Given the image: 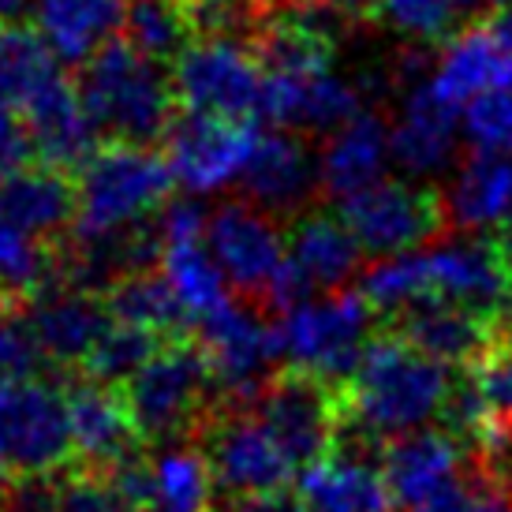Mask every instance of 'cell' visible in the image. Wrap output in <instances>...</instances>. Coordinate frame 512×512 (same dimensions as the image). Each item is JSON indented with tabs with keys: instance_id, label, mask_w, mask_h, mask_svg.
Instances as JSON below:
<instances>
[{
	"instance_id": "9",
	"label": "cell",
	"mask_w": 512,
	"mask_h": 512,
	"mask_svg": "<svg viewBox=\"0 0 512 512\" xmlns=\"http://www.w3.org/2000/svg\"><path fill=\"white\" fill-rule=\"evenodd\" d=\"M199 434L206 438L202 453L228 498L281 494L296 471L292 456L281 449L255 408H221L202 423Z\"/></svg>"
},
{
	"instance_id": "5",
	"label": "cell",
	"mask_w": 512,
	"mask_h": 512,
	"mask_svg": "<svg viewBox=\"0 0 512 512\" xmlns=\"http://www.w3.org/2000/svg\"><path fill=\"white\" fill-rule=\"evenodd\" d=\"M370 307L363 292H329L307 299L277 322V348L292 374L344 389L370 348Z\"/></svg>"
},
{
	"instance_id": "28",
	"label": "cell",
	"mask_w": 512,
	"mask_h": 512,
	"mask_svg": "<svg viewBox=\"0 0 512 512\" xmlns=\"http://www.w3.org/2000/svg\"><path fill=\"white\" fill-rule=\"evenodd\" d=\"M299 505L307 512H389L393 494L382 468L363 456L333 453L299 475Z\"/></svg>"
},
{
	"instance_id": "51",
	"label": "cell",
	"mask_w": 512,
	"mask_h": 512,
	"mask_svg": "<svg viewBox=\"0 0 512 512\" xmlns=\"http://www.w3.org/2000/svg\"><path fill=\"white\" fill-rule=\"evenodd\" d=\"M505 512H512V494H509V509H505Z\"/></svg>"
},
{
	"instance_id": "16",
	"label": "cell",
	"mask_w": 512,
	"mask_h": 512,
	"mask_svg": "<svg viewBox=\"0 0 512 512\" xmlns=\"http://www.w3.org/2000/svg\"><path fill=\"white\" fill-rule=\"evenodd\" d=\"M415 72L419 68H412V79L400 98V113L389 124V146H393V161L408 176H438L453 165L460 135H464V113L441 101L427 75L415 79Z\"/></svg>"
},
{
	"instance_id": "42",
	"label": "cell",
	"mask_w": 512,
	"mask_h": 512,
	"mask_svg": "<svg viewBox=\"0 0 512 512\" xmlns=\"http://www.w3.org/2000/svg\"><path fill=\"white\" fill-rule=\"evenodd\" d=\"M471 374L479 382V393H483L494 423L512 430V341L498 344L479 367H471Z\"/></svg>"
},
{
	"instance_id": "35",
	"label": "cell",
	"mask_w": 512,
	"mask_h": 512,
	"mask_svg": "<svg viewBox=\"0 0 512 512\" xmlns=\"http://www.w3.org/2000/svg\"><path fill=\"white\" fill-rule=\"evenodd\" d=\"M49 285H57L49 247L0 214V303H30Z\"/></svg>"
},
{
	"instance_id": "52",
	"label": "cell",
	"mask_w": 512,
	"mask_h": 512,
	"mask_svg": "<svg viewBox=\"0 0 512 512\" xmlns=\"http://www.w3.org/2000/svg\"><path fill=\"white\" fill-rule=\"evenodd\" d=\"M124 512H146V509H124Z\"/></svg>"
},
{
	"instance_id": "45",
	"label": "cell",
	"mask_w": 512,
	"mask_h": 512,
	"mask_svg": "<svg viewBox=\"0 0 512 512\" xmlns=\"http://www.w3.org/2000/svg\"><path fill=\"white\" fill-rule=\"evenodd\" d=\"M27 8L34 12V0H0V23H15Z\"/></svg>"
},
{
	"instance_id": "49",
	"label": "cell",
	"mask_w": 512,
	"mask_h": 512,
	"mask_svg": "<svg viewBox=\"0 0 512 512\" xmlns=\"http://www.w3.org/2000/svg\"><path fill=\"white\" fill-rule=\"evenodd\" d=\"M344 4H352V8H363V4H367V8H370L374 0H344Z\"/></svg>"
},
{
	"instance_id": "29",
	"label": "cell",
	"mask_w": 512,
	"mask_h": 512,
	"mask_svg": "<svg viewBox=\"0 0 512 512\" xmlns=\"http://www.w3.org/2000/svg\"><path fill=\"white\" fill-rule=\"evenodd\" d=\"M363 247L344 225V217L333 214H303L288 228V262L299 277L311 285V292H344V285L356 277Z\"/></svg>"
},
{
	"instance_id": "2",
	"label": "cell",
	"mask_w": 512,
	"mask_h": 512,
	"mask_svg": "<svg viewBox=\"0 0 512 512\" xmlns=\"http://www.w3.org/2000/svg\"><path fill=\"white\" fill-rule=\"evenodd\" d=\"M453 385V367L423 356L397 333L374 337L352 382L341 389V430L393 445L438 419Z\"/></svg>"
},
{
	"instance_id": "37",
	"label": "cell",
	"mask_w": 512,
	"mask_h": 512,
	"mask_svg": "<svg viewBox=\"0 0 512 512\" xmlns=\"http://www.w3.org/2000/svg\"><path fill=\"white\" fill-rule=\"evenodd\" d=\"M161 337L154 333H143V329H131L113 322L109 333L98 341V348L90 352V359L83 363L86 378L101 385H113V389H124V385L139 374V370L154 359V352L161 348Z\"/></svg>"
},
{
	"instance_id": "36",
	"label": "cell",
	"mask_w": 512,
	"mask_h": 512,
	"mask_svg": "<svg viewBox=\"0 0 512 512\" xmlns=\"http://www.w3.org/2000/svg\"><path fill=\"white\" fill-rule=\"evenodd\" d=\"M479 8V0H374L370 12L389 30L415 42H449L460 34V23Z\"/></svg>"
},
{
	"instance_id": "39",
	"label": "cell",
	"mask_w": 512,
	"mask_h": 512,
	"mask_svg": "<svg viewBox=\"0 0 512 512\" xmlns=\"http://www.w3.org/2000/svg\"><path fill=\"white\" fill-rule=\"evenodd\" d=\"M464 139L475 154H512V86L471 101L464 109Z\"/></svg>"
},
{
	"instance_id": "43",
	"label": "cell",
	"mask_w": 512,
	"mask_h": 512,
	"mask_svg": "<svg viewBox=\"0 0 512 512\" xmlns=\"http://www.w3.org/2000/svg\"><path fill=\"white\" fill-rule=\"evenodd\" d=\"M30 154H34V146H30L23 116L0 105V180L12 176L15 169H23Z\"/></svg>"
},
{
	"instance_id": "27",
	"label": "cell",
	"mask_w": 512,
	"mask_h": 512,
	"mask_svg": "<svg viewBox=\"0 0 512 512\" xmlns=\"http://www.w3.org/2000/svg\"><path fill=\"white\" fill-rule=\"evenodd\" d=\"M441 202L449 228L464 236L501 228L512 217V154H471Z\"/></svg>"
},
{
	"instance_id": "24",
	"label": "cell",
	"mask_w": 512,
	"mask_h": 512,
	"mask_svg": "<svg viewBox=\"0 0 512 512\" xmlns=\"http://www.w3.org/2000/svg\"><path fill=\"white\" fill-rule=\"evenodd\" d=\"M128 0H34V30L64 64H90L124 30Z\"/></svg>"
},
{
	"instance_id": "20",
	"label": "cell",
	"mask_w": 512,
	"mask_h": 512,
	"mask_svg": "<svg viewBox=\"0 0 512 512\" xmlns=\"http://www.w3.org/2000/svg\"><path fill=\"white\" fill-rule=\"evenodd\" d=\"M389 333H397L400 341L419 348L423 356L460 370L479 367L501 344L494 322H486V318L464 311V307H453V303H438V299L400 311L397 326Z\"/></svg>"
},
{
	"instance_id": "8",
	"label": "cell",
	"mask_w": 512,
	"mask_h": 512,
	"mask_svg": "<svg viewBox=\"0 0 512 512\" xmlns=\"http://www.w3.org/2000/svg\"><path fill=\"white\" fill-rule=\"evenodd\" d=\"M176 105L195 116L251 120L262 116L266 64L240 38H195L172 64Z\"/></svg>"
},
{
	"instance_id": "41",
	"label": "cell",
	"mask_w": 512,
	"mask_h": 512,
	"mask_svg": "<svg viewBox=\"0 0 512 512\" xmlns=\"http://www.w3.org/2000/svg\"><path fill=\"white\" fill-rule=\"evenodd\" d=\"M512 486L494 483L490 475L483 479H456L453 486H445L441 494L419 505L412 512H505L509 509Z\"/></svg>"
},
{
	"instance_id": "10",
	"label": "cell",
	"mask_w": 512,
	"mask_h": 512,
	"mask_svg": "<svg viewBox=\"0 0 512 512\" xmlns=\"http://www.w3.org/2000/svg\"><path fill=\"white\" fill-rule=\"evenodd\" d=\"M341 217L352 228L359 247L378 258L419 251L449 225L438 191L408 184V180H382L356 199L341 202Z\"/></svg>"
},
{
	"instance_id": "48",
	"label": "cell",
	"mask_w": 512,
	"mask_h": 512,
	"mask_svg": "<svg viewBox=\"0 0 512 512\" xmlns=\"http://www.w3.org/2000/svg\"><path fill=\"white\" fill-rule=\"evenodd\" d=\"M479 4H494V8H498V12H501V8H509L512 0H479Z\"/></svg>"
},
{
	"instance_id": "33",
	"label": "cell",
	"mask_w": 512,
	"mask_h": 512,
	"mask_svg": "<svg viewBox=\"0 0 512 512\" xmlns=\"http://www.w3.org/2000/svg\"><path fill=\"white\" fill-rule=\"evenodd\" d=\"M57 79V57L38 38V30L0 23V105L4 109L23 116L30 101Z\"/></svg>"
},
{
	"instance_id": "19",
	"label": "cell",
	"mask_w": 512,
	"mask_h": 512,
	"mask_svg": "<svg viewBox=\"0 0 512 512\" xmlns=\"http://www.w3.org/2000/svg\"><path fill=\"white\" fill-rule=\"evenodd\" d=\"M464 453L468 445L449 430H419L393 441L382 453V475L393 505L412 512L456 479H464Z\"/></svg>"
},
{
	"instance_id": "40",
	"label": "cell",
	"mask_w": 512,
	"mask_h": 512,
	"mask_svg": "<svg viewBox=\"0 0 512 512\" xmlns=\"http://www.w3.org/2000/svg\"><path fill=\"white\" fill-rule=\"evenodd\" d=\"M128 501L116 494V486L98 471H79L68 479H57V494L49 512H124Z\"/></svg>"
},
{
	"instance_id": "1",
	"label": "cell",
	"mask_w": 512,
	"mask_h": 512,
	"mask_svg": "<svg viewBox=\"0 0 512 512\" xmlns=\"http://www.w3.org/2000/svg\"><path fill=\"white\" fill-rule=\"evenodd\" d=\"M359 292L374 311L393 318L430 299L464 307L494 326H509L512 318V273L498 243L486 236H456L408 255L378 258Z\"/></svg>"
},
{
	"instance_id": "22",
	"label": "cell",
	"mask_w": 512,
	"mask_h": 512,
	"mask_svg": "<svg viewBox=\"0 0 512 512\" xmlns=\"http://www.w3.org/2000/svg\"><path fill=\"white\" fill-rule=\"evenodd\" d=\"M30 314V326L42 341L49 363H86L98 341L109 333L113 318L105 311V299L86 288L49 285L42 296L23 303Z\"/></svg>"
},
{
	"instance_id": "6",
	"label": "cell",
	"mask_w": 512,
	"mask_h": 512,
	"mask_svg": "<svg viewBox=\"0 0 512 512\" xmlns=\"http://www.w3.org/2000/svg\"><path fill=\"white\" fill-rule=\"evenodd\" d=\"M120 393L128 400L139 434L169 445L180 434H199L202 423L214 415L210 397L217 393V382L202 344L180 337L161 344L154 359Z\"/></svg>"
},
{
	"instance_id": "7",
	"label": "cell",
	"mask_w": 512,
	"mask_h": 512,
	"mask_svg": "<svg viewBox=\"0 0 512 512\" xmlns=\"http://www.w3.org/2000/svg\"><path fill=\"white\" fill-rule=\"evenodd\" d=\"M72 460L68 393L38 378H0V483L49 479Z\"/></svg>"
},
{
	"instance_id": "50",
	"label": "cell",
	"mask_w": 512,
	"mask_h": 512,
	"mask_svg": "<svg viewBox=\"0 0 512 512\" xmlns=\"http://www.w3.org/2000/svg\"><path fill=\"white\" fill-rule=\"evenodd\" d=\"M509 341H512V318H509Z\"/></svg>"
},
{
	"instance_id": "13",
	"label": "cell",
	"mask_w": 512,
	"mask_h": 512,
	"mask_svg": "<svg viewBox=\"0 0 512 512\" xmlns=\"http://www.w3.org/2000/svg\"><path fill=\"white\" fill-rule=\"evenodd\" d=\"M258 419L273 430L296 468H311L333 456L341 434V389L314 382L307 374H281L255 404Z\"/></svg>"
},
{
	"instance_id": "3",
	"label": "cell",
	"mask_w": 512,
	"mask_h": 512,
	"mask_svg": "<svg viewBox=\"0 0 512 512\" xmlns=\"http://www.w3.org/2000/svg\"><path fill=\"white\" fill-rule=\"evenodd\" d=\"M79 98L98 135L124 146H150L165 139L176 120L172 75L146 60L128 42L105 45L79 75Z\"/></svg>"
},
{
	"instance_id": "23",
	"label": "cell",
	"mask_w": 512,
	"mask_h": 512,
	"mask_svg": "<svg viewBox=\"0 0 512 512\" xmlns=\"http://www.w3.org/2000/svg\"><path fill=\"white\" fill-rule=\"evenodd\" d=\"M23 124H27L34 154L42 157V165H53V169H72V165L83 169L101 150V135L79 98V86H72L64 75L30 101Z\"/></svg>"
},
{
	"instance_id": "15",
	"label": "cell",
	"mask_w": 512,
	"mask_h": 512,
	"mask_svg": "<svg viewBox=\"0 0 512 512\" xmlns=\"http://www.w3.org/2000/svg\"><path fill=\"white\" fill-rule=\"evenodd\" d=\"M363 113V90L333 68L303 72H266L262 116L285 131H322L333 135Z\"/></svg>"
},
{
	"instance_id": "4",
	"label": "cell",
	"mask_w": 512,
	"mask_h": 512,
	"mask_svg": "<svg viewBox=\"0 0 512 512\" xmlns=\"http://www.w3.org/2000/svg\"><path fill=\"white\" fill-rule=\"evenodd\" d=\"M172 176L169 161L150 146L105 143L79 169V214L72 240H109L146 228V221L165 210Z\"/></svg>"
},
{
	"instance_id": "46",
	"label": "cell",
	"mask_w": 512,
	"mask_h": 512,
	"mask_svg": "<svg viewBox=\"0 0 512 512\" xmlns=\"http://www.w3.org/2000/svg\"><path fill=\"white\" fill-rule=\"evenodd\" d=\"M490 27H494V34H498L501 42L512 49V4H509V8H501V12L494 15V23H490Z\"/></svg>"
},
{
	"instance_id": "18",
	"label": "cell",
	"mask_w": 512,
	"mask_h": 512,
	"mask_svg": "<svg viewBox=\"0 0 512 512\" xmlns=\"http://www.w3.org/2000/svg\"><path fill=\"white\" fill-rule=\"evenodd\" d=\"M240 184L247 191V202L262 214H292L299 206H307L314 187L322 184V172L303 135L273 128L258 135Z\"/></svg>"
},
{
	"instance_id": "21",
	"label": "cell",
	"mask_w": 512,
	"mask_h": 512,
	"mask_svg": "<svg viewBox=\"0 0 512 512\" xmlns=\"http://www.w3.org/2000/svg\"><path fill=\"white\" fill-rule=\"evenodd\" d=\"M427 79L441 101L464 113L471 101L486 98L494 90H509L512 49L494 34V27H464L445 42Z\"/></svg>"
},
{
	"instance_id": "54",
	"label": "cell",
	"mask_w": 512,
	"mask_h": 512,
	"mask_svg": "<svg viewBox=\"0 0 512 512\" xmlns=\"http://www.w3.org/2000/svg\"><path fill=\"white\" fill-rule=\"evenodd\" d=\"M281 4H285V0H281Z\"/></svg>"
},
{
	"instance_id": "14",
	"label": "cell",
	"mask_w": 512,
	"mask_h": 512,
	"mask_svg": "<svg viewBox=\"0 0 512 512\" xmlns=\"http://www.w3.org/2000/svg\"><path fill=\"white\" fill-rule=\"evenodd\" d=\"M206 247L228 285L251 299H270L288 262V240H281V228L251 202L217 206L206 225Z\"/></svg>"
},
{
	"instance_id": "12",
	"label": "cell",
	"mask_w": 512,
	"mask_h": 512,
	"mask_svg": "<svg viewBox=\"0 0 512 512\" xmlns=\"http://www.w3.org/2000/svg\"><path fill=\"white\" fill-rule=\"evenodd\" d=\"M262 131L251 120H217V116L184 113L172 120L165 135V161L176 184L191 195H214L243 180Z\"/></svg>"
},
{
	"instance_id": "47",
	"label": "cell",
	"mask_w": 512,
	"mask_h": 512,
	"mask_svg": "<svg viewBox=\"0 0 512 512\" xmlns=\"http://www.w3.org/2000/svg\"><path fill=\"white\" fill-rule=\"evenodd\" d=\"M494 243H498L501 258H505V266H509V273H512V217L498 228V236H494Z\"/></svg>"
},
{
	"instance_id": "53",
	"label": "cell",
	"mask_w": 512,
	"mask_h": 512,
	"mask_svg": "<svg viewBox=\"0 0 512 512\" xmlns=\"http://www.w3.org/2000/svg\"><path fill=\"white\" fill-rule=\"evenodd\" d=\"M0 512H4V505H0Z\"/></svg>"
},
{
	"instance_id": "44",
	"label": "cell",
	"mask_w": 512,
	"mask_h": 512,
	"mask_svg": "<svg viewBox=\"0 0 512 512\" xmlns=\"http://www.w3.org/2000/svg\"><path fill=\"white\" fill-rule=\"evenodd\" d=\"M221 512H307L299 505V498L281 494H251V498H228V505Z\"/></svg>"
},
{
	"instance_id": "34",
	"label": "cell",
	"mask_w": 512,
	"mask_h": 512,
	"mask_svg": "<svg viewBox=\"0 0 512 512\" xmlns=\"http://www.w3.org/2000/svg\"><path fill=\"white\" fill-rule=\"evenodd\" d=\"M128 45L154 64H176V57L195 42V27L184 0H128Z\"/></svg>"
},
{
	"instance_id": "31",
	"label": "cell",
	"mask_w": 512,
	"mask_h": 512,
	"mask_svg": "<svg viewBox=\"0 0 512 512\" xmlns=\"http://www.w3.org/2000/svg\"><path fill=\"white\" fill-rule=\"evenodd\" d=\"M214 468L202 449L169 441L146 460V512H210Z\"/></svg>"
},
{
	"instance_id": "30",
	"label": "cell",
	"mask_w": 512,
	"mask_h": 512,
	"mask_svg": "<svg viewBox=\"0 0 512 512\" xmlns=\"http://www.w3.org/2000/svg\"><path fill=\"white\" fill-rule=\"evenodd\" d=\"M157 266H161V277L169 281L187 326L210 322L217 311H225L228 303H232L225 273L214 262L206 240H165Z\"/></svg>"
},
{
	"instance_id": "32",
	"label": "cell",
	"mask_w": 512,
	"mask_h": 512,
	"mask_svg": "<svg viewBox=\"0 0 512 512\" xmlns=\"http://www.w3.org/2000/svg\"><path fill=\"white\" fill-rule=\"evenodd\" d=\"M101 299H105L109 318L120 326L154 333L161 341H180L184 337L187 318L161 273H131L124 281H116L113 288H105Z\"/></svg>"
},
{
	"instance_id": "38",
	"label": "cell",
	"mask_w": 512,
	"mask_h": 512,
	"mask_svg": "<svg viewBox=\"0 0 512 512\" xmlns=\"http://www.w3.org/2000/svg\"><path fill=\"white\" fill-rule=\"evenodd\" d=\"M49 367L38 333L23 303H0V378L30 382Z\"/></svg>"
},
{
	"instance_id": "26",
	"label": "cell",
	"mask_w": 512,
	"mask_h": 512,
	"mask_svg": "<svg viewBox=\"0 0 512 512\" xmlns=\"http://www.w3.org/2000/svg\"><path fill=\"white\" fill-rule=\"evenodd\" d=\"M0 214L30 232L34 240H53L57 232L75 225L79 191L64 169L53 165H23L0 180Z\"/></svg>"
},
{
	"instance_id": "25",
	"label": "cell",
	"mask_w": 512,
	"mask_h": 512,
	"mask_svg": "<svg viewBox=\"0 0 512 512\" xmlns=\"http://www.w3.org/2000/svg\"><path fill=\"white\" fill-rule=\"evenodd\" d=\"M389 161H393L389 128L378 116L359 113L352 124L333 131L322 146V157H318L322 187L341 202L356 199V195L382 184Z\"/></svg>"
},
{
	"instance_id": "17",
	"label": "cell",
	"mask_w": 512,
	"mask_h": 512,
	"mask_svg": "<svg viewBox=\"0 0 512 512\" xmlns=\"http://www.w3.org/2000/svg\"><path fill=\"white\" fill-rule=\"evenodd\" d=\"M68 423H72V449L75 460L86 464L90 471L120 468L135 460V445L143 441L124 393L113 385L101 382H79L68 389Z\"/></svg>"
},
{
	"instance_id": "11",
	"label": "cell",
	"mask_w": 512,
	"mask_h": 512,
	"mask_svg": "<svg viewBox=\"0 0 512 512\" xmlns=\"http://www.w3.org/2000/svg\"><path fill=\"white\" fill-rule=\"evenodd\" d=\"M199 337L225 408H255L266 385L273 382V363L281 359L277 326H266L255 311L240 303H228L210 322H202Z\"/></svg>"
}]
</instances>
